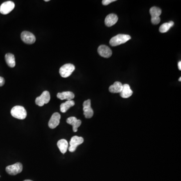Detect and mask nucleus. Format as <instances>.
<instances>
[{"instance_id":"ddd939ff","label":"nucleus","mask_w":181,"mask_h":181,"mask_svg":"<svg viewBox=\"0 0 181 181\" xmlns=\"http://www.w3.org/2000/svg\"><path fill=\"white\" fill-rule=\"evenodd\" d=\"M66 122L69 124L73 126V130L74 132H76L78 129L81 126L82 121L80 120L77 119L75 117H70L66 119Z\"/></svg>"},{"instance_id":"bb28decb","label":"nucleus","mask_w":181,"mask_h":181,"mask_svg":"<svg viewBox=\"0 0 181 181\" xmlns=\"http://www.w3.org/2000/svg\"><path fill=\"white\" fill-rule=\"evenodd\" d=\"M45 1V2H49V0H45V1Z\"/></svg>"},{"instance_id":"6e6552de","label":"nucleus","mask_w":181,"mask_h":181,"mask_svg":"<svg viewBox=\"0 0 181 181\" xmlns=\"http://www.w3.org/2000/svg\"><path fill=\"white\" fill-rule=\"evenodd\" d=\"M15 8V4L12 1L4 2L0 6V13L2 14L7 15L9 13Z\"/></svg>"},{"instance_id":"f8f14e48","label":"nucleus","mask_w":181,"mask_h":181,"mask_svg":"<svg viewBox=\"0 0 181 181\" xmlns=\"http://www.w3.org/2000/svg\"><path fill=\"white\" fill-rule=\"evenodd\" d=\"M61 119V115L57 112L54 113L52 114L48 122V126L49 128L54 129L59 125Z\"/></svg>"},{"instance_id":"0eeeda50","label":"nucleus","mask_w":181,"mask_h":181,"mask_svg":"<svg viewBox=\"0 0 181 181\" xmlns=\"http://www.w3.org/2000/svg\"><path fill=\"white\" fill-rule=\"evenodd\" d=\"M84 138L82 137H79L78 136H73L70 139V147H69V150L70 152H74L77 149L78 146L84 143Z\"/></svg>"},{"instance_id":"9d476101","label":"nucleus","mask_w":181,"mask_h":181,"mask_svg":"<svg viewBox=\"0 0 181 181\" xmlns=\"http://www.w3.org/2000/svg\"><path fill=\"white\" fill-rule=\"evenodd\" d=\"M21 38L24 43L28 44H32L36 41V37L34 35L26 31L22 32Z\"/></svg>"},{"instance_id":"20e7f679","label":"nucleus","mask_w":181,"mask_h":181,"mask_svg":"<svg viewBox=\"0 0 181 181\" xmlns=\"http://www.w3.org/2000/svg\"><path fill=\"white\" fill-rule=\"evenodd\" d=\"M149 13L152 16L151 21L152 24L157 25L161 21L160 16L161 14V10L156 7H152L150 9Z\"/></svg>"},{"instance_id":"7ed1b4c3","label":"nucleus","mask_w":181,"mask_h":181,"mask_svg":"<svg viewBox=\"0 0 181 181\" xmlns=\"http://www.w3.org/2000/svg\"><path fill=\"white\" fill-rule=\"evenodd\" d=\"M75 70L74 65L71 64H65L60 69V74L62 78H68L71 75Z\"/></svg>"},{"instance_id":"b1692460","label":"nucleus","mask_w":181,"mask_h":181,"mask_svg":"<svg viewBox=\"0 0 181 181\" xmlns=\"http://www.w3.org/2000/svg\"><path fill=\"white\" fill-rule=\"evenodd\" d=\"M178 68H179V70H181V61H179V62H178Z\"/></svg>"},{"instance_id":"5701e85b","label":"nucleus","mask_w":181,"mask_h":181,"mask_svg":"<svg viewBox=\"0 0 181 181\" xmlns=\"http://www.w3.org/2000/svg\"><path fill=\"white\" fill-rule=\"evenodd\" d=\"M5 81L3 77H0V87L3 86L5 84Z\"/></svg>"},{"instance_id":"f257e3e1","label":"nucleus","mask_w":181,"mask_h":181,"mask_svg":"<svg viewBox=\"0 0 181 181\" xmlns=\"http://www.w3.org/2000/svg\"><path fill=\"white\" fill-rule=\"evenodd\" d=\"M131 39V36L127 34L117 35L112 37L110 40V44L111 46H116L124 44Z\"/></svg>"},{"instance_id":"2eb2a0df","label":"nucleus","mask_w":181,"mask_h":181,"mask_svg":"<svg viewBox=\"0 0 181 181\" xmlns=\"http://www.w3.org/2000/svg\"><path fill=\"white\" fill-rule=\"evenodd\" d=\"M57 97L61 100H72L75 98V94L71 92H63L62 93H58L57 94Z\"/></svg>"},{"instance_id":"aec40b11","label":"nucleus","mask_w":181,"mask_h":181,"mask_svg":"<svg viewBox=\"0 0 181 181\" xmlns=\"http://www.w3.org/2000/svg\"><path fill=\"white\" fill-rule=\"evenodd\" d=\"M5 60L8 66L10 68H14L16 65L15 58L12 53H7L5 56Z\"/></svg>"},{"instance_id":"393cba45","label":"nucleus","mask_w":181,"mask_h":181,"mask_svg":"<svg viewBox=\"0 0 181 181\" xmlns=\"http://www.w3.org/2000/svg\"><path fill=\"white\" fill-rule=\"evenodd\" d=\"M23 181H32V180H25Z\"/></svg>"},{"instance_id":"f03ea898","label":"nucleus","mask_w":181,"mask_h":181,"mask_svg":"<svg viewBox=\"0 0 181 181\" xmlns=\"http://www.w3.org/2000/svg\"><path fill=\"white\" fill-rule=\"evenodd\" d=\"M11 115L17 119L23 120L27 116V112L24 107L21 106H16L11 109Z\"/></svg>"},{"instance_id":"4be33fe9","label":"nucleus","mask_w":181,"mask_h":181,"mask_svg":"<svg viewBox=\"0 0 181 181\" xmlns=\"http://www.w3.org/2000/svg\"><path fill=\"white\" fill-rule=\"evenodd\" d=\"M115 1H116V0H103L102 1V4L103 5L107 6Z\"/></svg>"},{"instance_id":"1a4fd4ad","label":"nucleus","mask_w":181,"mask_h":181,"mask_svg":"<svg viewBox=\"0 0 181 181\" xmlns=\"http://www.w3.org/2000/svg\"><path fill=\"white\" fill-rule=\"evenodd\" d=\"M83 111L84 115L86 118H91L94 115V111L91 108V102L90 99L84 102Z\"/></svg>"},{"instance_id":"6ab92c4d","label":"nucleus","mask_w":181,"mask_h":181,"mask_svg":"<svg viewBox=\"0 0 181 181\" xmlns=\"http://www.w3.org/2000/svg\"><path fill=\"white\" fill-rule=\"evenodd\" d=\"M75 104L73 100L67 101L65 103H62L60 106V110L62 113H66L70 108V107L74 106Z\"/></svg>"},{"instance_id":"cd10ccee","label":"nucleus","mask_w":181,"mask_h":181,"mask_svg":"<svg viewBox=\"0 0 181 181\" xmlns=\"http://www.w3.org/2000/svg\"><path fill=\"white\" fill-rule=\"evenodd\" d=\"M0 177H1V176H0Z\"/></svg>"},{"instance_id":"f3484780","label":"nucleus","mask_w":181,"mask_h":181,"mask_svg":"<svg viewBox=\"0 0 181 181\" xmlns=\"http://www.w3.org/2000/svg\"><path fill=\"white\" fill-rule=\"evenodd\" d=\"M57 146L58 147L61 152L62 154H65L68 150L69 143H68L67 140H66L65 139H61L57 142Z\"/></svg>"},{"instance_id":"412c9836","label":"nucleus","mask_w":181,"mask_h":181,"mask_svg":"<svg viewBox=\"0 0 181 181\" xmlns=\"http://www.w3.org/2000/svg\"><path fill=\"white\" fill-rule=\"evenodd\" d=\"M174 25V23L173 21H170L168 23H165L160 26L159 30L161 33H165L169 30L172 26Z\"/></svg>"},{"instance_id":"39448f33","label":"nucleus","mask_w":181,"mask_h":181,"mask_svg":"<svg viewBox=\"0 0 181 181\" xmlns=\"http://www.w3.org/2000/svg\"><path fill=\"white\" fill-rule=\"evenodd\" d=\"M22 170V165L20 163H17L12 165H8L6 168L7 173L13 176L21 173Z\"/></svg>"},{"instance_id":"a211bd4d","label":"nucleus","mask_w":181,"mask_h":181,"mask_svg":"<svg viewBox=\"0 0 181 181\" xmlns=\"http://www.w3.org/2000/svg\"><path fill=\"white\" fill-rule=\"evenodd\" d=\"M122 87L123 85L120 82H116L113 84V85L110 86L109 90L112 93H120Z\"/></svg>"},{"instance_id":"423d86ee","label":"nucleus","mask_w":181,"mask_h":181,"mask_svg":"<svg viewBox=\"0 0 181 181\" xmlns=\"http://www.w3.org/2000/svg\"><path fill=\"white\" fill-rule=\"evenodd\" d=\"M50 100V93L48 91H45L42 93L41 95L36 98V104L40 107H42L44 105L48 104Z\"/></svg>"},{"instance_id":"a878e982","label":"nucleus","mask_w":181,"mask_h":181,"mask_svg":"<svg viewBox=\"0 0 181 181\" xmlns=\"http://www.w3.org/2000/svg\"><path fill=\"white\" fill-rule=\"evenodd\" d=\"M181 77H180V78L179 79V81H180V82H181Z\"/></svg>"},{"instance_id":"4468645a","label":"nucleus","mask_w":181,"mask_h":181,"mask_svg":"<svg viewBox=\"0 0 181 181\" xmlns=\"http://www.w3.org/2000/svg\"><path fill=\"white\" fill-rule=\"evenodd\" d=\"M118 20V18L116 15L114 14H110L107 15L105 18V23L107 26H112L116 23Z\"/></svg>"},{"instance_id":"dca6fc26","label":"nucleus","mask_w":181,"mask_h":181,"mask_svg":"<svg viewBox=\"0 0 181 181\" xmlns=\"http://www.w3.org/2000/svg\"><path fill=\"white\" fill-rule=\"evenodd\" d=\"M120 94L122 98H128L132 96L133 92L130 89L129 85L128 84H124L123 85L122 90Z\"/></svg>"},{"instance_id":"9b49d317","label":"nucleus","mask_w":181,"mask_h":181,"mask_svg":"<svg viewBox=\"0 0 181 181\" xmlns=\"http://www.w3.org/2000/svg\"><path fill=\"white\" fill-rule=\"evenodd\" d=\"M98 52L100 56L105 58H109L112 54V52L110 48L105 45H101L99 46Z\"/></svg>"}]
</instances>
